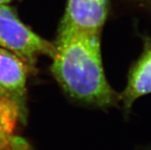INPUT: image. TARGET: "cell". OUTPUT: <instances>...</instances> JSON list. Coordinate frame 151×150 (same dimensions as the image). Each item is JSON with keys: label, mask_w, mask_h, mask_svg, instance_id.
Listing matches in <instances>:
<instances>
[{"label": "cell", "mask_w": 151, "mask_h": 150, "mask_svg": "<svg viewBox=\"0 0 151 150\" xmlns=\"http://www.w3.org/2000/svg\"><path fill=\"white\" fill-rule=\"evenodd\" d=\"M108 11V0H68L61 25L87 32L101 33Z\"/></svg>", "instance_id": "cell-4"}, {"label": "cell", "mask_w": 151, "mask_h": 150, "mask_svg": "<svg viewBox=\"0 0 151 150\" xmlns=\"http://www.w3.org/2000/svg\"><path fill=\"white\" fill-rule=\"evenodd\" d=\"M51 70L73 99L97 106H111L116 94L107 80L101 51V33L60 25Z\"/></svg>", "instance_id": "cell-1"}, {"label": "cell", "mask_w": 151, "mask_h": 150, "mask_svg": "<svg viewBox=\"0 0 151 150\" xmlns=\"http://www.w3.org/2000/svg\"><path fill=\"white\" fill-rule=\"evenodd\" d=\"M20 117L15 103L0 95V150H13L21 147L22 142L13 136L16 120Z\"/></svg>", "instance_id": "cell-6"}, {"label": "cell", "mask_w": 151, "mask_h": 150, "mask_svg": "<svg viewBox=\"0 0 151 150\" xmlns=\"http://www.w3.org/2000/svg\"><path fill=\"white\" fill-rule=\"evenodd\" d=\"M12 0H0V5H7Z\"/></svg>", "instance_id": "cell-8"}, {"label": "cell", "mask_w": 151, "mask_h": 150, "mask_svg": "<svg viewBox=\"0 0 151 150\" xmlns=\"http://www.w3.org/2000/svg\"><path fill=\"white\" fill-rule=\"evenodd\" d=\"M0 48L17 56L29 69L34 67L38 57H52L55 52L54 44L31 30L7 5H0Z\"/></svg>", "instance_id": "cell-2"}, {"label": "cell", "mask_w": 151, "mask_h": 150, "mask_svg": "<svg viewBox=\"0 0 151 150\" xmlns=\"http://www.w3.org/2000/svg\"><path fill=\"white\" fill-rule=\"evenodd\" d=\"M142 38L143 51L130 67L126 88L121 95L127 113L137 100L151 93V37L143 35Z\"/></svg>", "instance_id": "cell-5"}, {"label": "cell", "mask_w": 151, "mask_h": 150, "mask_svg": "<svg viewBox=\"0 0 151 150\" xmlns=\"http://www.w3.org/2000/svg\"><path fill=\"white\" fill-rule=\"evenodd\" d=\"M28 69L25 63L17 56L0 48V95L15 103L21 118L25 117V114Z\"/></svg>", "instance_id": "cell-3"}, {"label": "cell", "mask_w": 151, "mask_h": 150, "mask_svg": "<svg viewBox=\"0 0 151 150\" xmlns=\"http://www.w3.org/2000/svg\"><path fill=\"white\" fill-rule=\"evenodd\" d=\"M136 2L151 16V0H136Z\"/></svg>", "instance_id": "cell-7"}]
</instances>
